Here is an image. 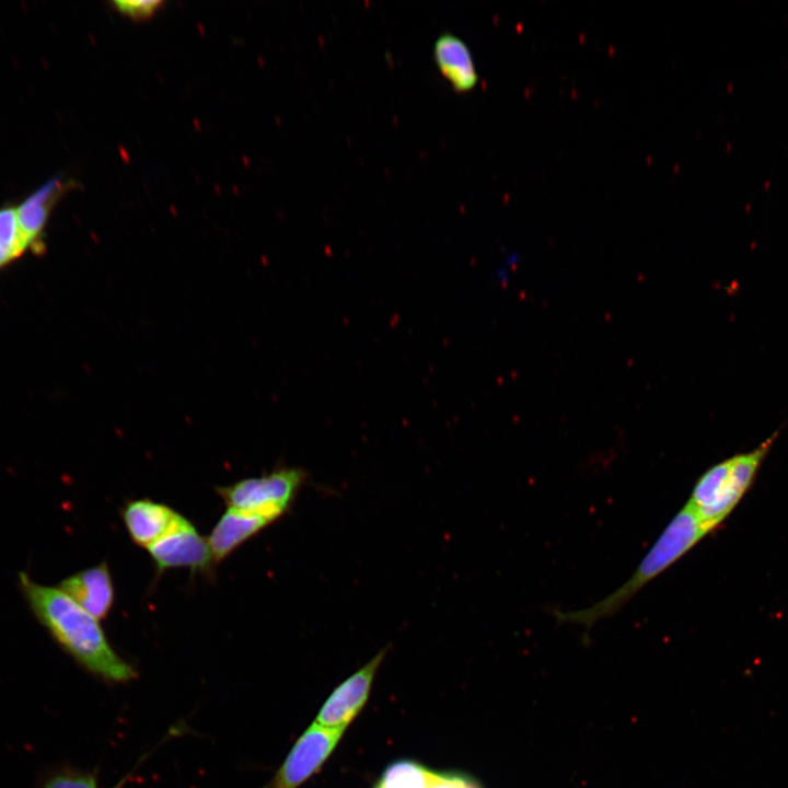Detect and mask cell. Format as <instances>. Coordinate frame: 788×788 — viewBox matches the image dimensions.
Listing matches in <instances>:
<instances>
[{"label": "cell", "instance_id": "cell-1", "mask_svg": "<svg viewBox=\"0 0 788 788\" xmlns=\"http://www.w3.org/2000/svg\"><path fill=\"white\" fill-rule=\"evenodd\" d=\"M18 578L37 622L77 663L108 682L121 683L137 676L135 668L113 649L99 619L58 587L40 584L24 571Z\"/></svg>", "mask_w": 788, "mask_h": 788}, {"label": "cell", "instance_id": "cell-2", "mask_svg": "<svg viewBox=\"0 0 788 788\" xmlns=\"http://www.w3.org/2000/svg\"><path fill=\"white\" fill-rule=\"evenodd\" d=\"M707 533L695 512L685 505L621 588L587 609L557 612L555 614L557 619L590 627L595 622L616 614L645 584L684 556Z\"/></svg>", "mask_w": 788, "mask_h": 788}, {"label": "cell", "instance_id": "cell-3", "mask_svg": "<svg viewBox=\"0 0 788 788\" xmlns=\"http://www.w3.org/2000/svg\"><path fill=\"white\" fill-rule=\"evenodd\" d=\"M776 437L777 432L754 451L714 465L697 480L686 505L708 532L717 528L740 501Z\"/></svg>", "mask_w": 788, "mask_h": 788}, {"label": "cell", "instance_id": "cell-4", "mask_svg": "<svg viewBox=\"0 0 788 788\" xmlns=\"http://www.w3.org/2000/svg\"><path fill=\"white\" fill-rule=\"evenodd\" d=\"M305 478L306 473L299 467H279L258 477L218 487L217 491L228 509L273 523L289 510Z\"/></svg>", "mask_w": 788, "mask_h": 788}, {"label": "cell", "instance_id": "cell-5", "mask_svg": "<svg viewBox=\"0 0 788 788\" xmlns=\"http://www.w3.org/2000/svg\"><path fill=\"white\" fill-rule=\"evenodd\" d=\"M345 730L325 728L313 721L289 751L270 788H299L309 780L331 756Z\"/></svg>", "mask_w": 788, "mask_h": 788}, {"label": "cell", "instance_id": "cell-6", "mask_svg": "<svg viewBox=\"0 0 788 788\" xmlns=\"http://www.w3.org/2000/svg\"><path fill=\"white\" fill-rule=\"evenodd\" d=\"M386 651V649H382L368 663L340 683L321 707L314 722L325 728L347 729L366 705L375 673Z\"/></svg>", "mask_w": 788, "mask_h": 788}, {"label": "cell", "instance_id": "cell-7", "mask_svg": "<svg viewBox=\"0 0 788 788\" xmlns=\"http://www.w3.org/2000/svg\"><path fill=\"white\" fill-rule=\"evenodd\" d=\"M147 549L160 572L172 568L205 572L215 564L207 538L189 520Z\"/></svg>", "mask_w": 788, "mask_h": 788}, {"label": "cell", "instance_id": "cell-8", "mask_svg": "<svg viewBox=\"0 0 788 788\" xmlns=\"http://www.w3.org/2000/svg\"><path fill=\"white\" fill-rule=\"evenodd\" d=\"M121 519L132 542L146 548L188 521L171 507L148 498L128 501Z\"/></svg>", "mask_w": 788, "mask_h": 788}, {"label": "cell", "instance_id": "cell-9", "mask_svg": "<svg viewBox=\"0 0 788 788\" xmlns=\"http://www.w3.org/2000/svg\"><path fill=\"white\" fill-rule=\"evenodd\" d=\"M57 587L99 621L107 617L115 601L114 583L106 561L70 575Z\"/></svg>", "mask_w": 788, "mask_h": 788}, {"label": "cell", "instance_id": "cell-10", "mask_svg": "<svg viewBox=\"0 0 788 788\" xmlns=\"http://www.w3.org/2000/svg\"><path fill=\"white\" fill-rule=\"evenodd\" d=\"M269 524L263 518L227 509L207 538L213 563L222 561Z\"/></svg>", "mask_w": 788, "mask_h": 788}, {"label": "cell", "instance_id": "cell-11", "mask_svg": "<svg viewBox=\"0 0 788 788\" xmlns=\"http://www.w3.org/2000/svg\"><path fill=\"white\" fill-rule=\"evenodd\" d=\"M433 56L439 70L457 91H468L478 80L467 45L451 33L441 34L434 43Z\"/></svg>", "mask_w": 788, "mask_h": 788}, {"label": "cell", "instance_id": "cell-12", "mask_svg": "<svg viewBox=\"0 0 788 788\" xmlns=\"http://www.w3.org/2000/svg\"><path fill=\"white\" fill-rule=\"evenodd\" d=\"M60 186L57 181L48 183L15 208L21 233L34 253L43 252V232L51 204L61 192Z\"/></svg>", "mask_w": 788, "mask_h": 788}, {"label": "cell", "instance_id": "cell-13", "mask_svg": "<svg viewBox=\"0 0 788 788\" xmlns=\"http://www.w3.org/2000/svg\"><path fill=\"white\" fill-rule=\"evenodd\" d=\"M112 4L125 16L132 20H147L154 15L163 2L160 0H119Z\"/></svg>", "mask_w": 788, "mask_h": 788}, {"label": "cell", "instance_id": "cell-14", "mask_svg": "<svg viewBox=\"0 0 788 788\" xmlns=\"http://www.w3.org/2000/svg\"><path fill=\"white\" fill-rule=\"evenodd\" d=\"M44 788H99V786L92 775L63 772L48 778Z\"/></svg>", "mask_w": 788, "mask_h": 788}]
</instances>
